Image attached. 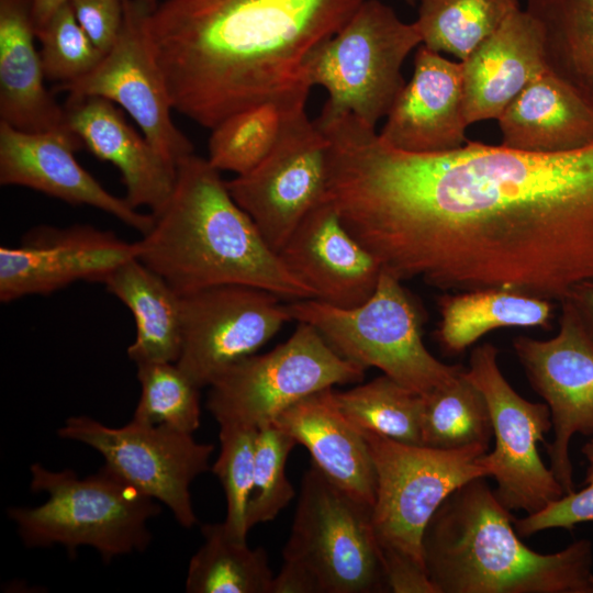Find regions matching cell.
<instances>
[{"label": "cell", "mask_w": 593, "mask_h": 593, "mask_svg": "<svg viewBox=\"0 0 593 593\" xmlns=\"http://www.w3.org/2000/svg\"><path fill=\"white\" fill-rule=\"evenodd\" d=\"M328 139L326 200L400 280L559 303L593 281V143L538 154L467 142L415 154L353 116Z\"/></svg>", "instance_id": "obj_1"}, {"label": "cell", "mask_w": 593, "mask_h": 593, "mask_svg": "<svg viewBox=\"0 0 593 593\" xmlns=\"http://www.w3.org/2000/svg\"><path fill=\"white\" fill-rule=\"evenodd\" d=\"M363 1L157 3L148 32L174 110L212 130L237 111L310 87L307 56Z\"/></svg>", "instance_id": "obj_2"}, {"label": "cell", "mask_w": 593, "mask_h": 593, "mask_svg": "<svg viewBox=\"0 0 593 593\" xmlns=\"http://www.w3.org/2000/svg\"><path fill=\"white\" fill-rule=\"evenodd\" d=\"M135 243L136 258L180 295L245 284L281 299H314L233 199L220 170L194 153L178 163L170 198Z\"/></svg>", "instance_id": "obj_3"}, {"label": "cell", "mask_w": 593, "mask_h": 593, "mask_svg": "<svg viewBox=\"0 0 593 593\" xmlns=\"http://www.w3.org/2000/svg\"><path fill=\"white\" fill-rule=\"evenodd\" d=\"M423 559L436 593H593L592 544L532 550L484 478L439 506L423 536Z\"/></svg>", "instance_id": "obj_4"}, {"label": "cell", "mask_w": 593, "mask_h": 593, "mask_svg": "<svg viewBox=\"0 0 593 593\" xmlns=\"http://www.w3.org/2000/svg\"><path fill=\"white\" fill-rule=\"evenodd\" d=\"M32 492L47 494L34 507H11L8 515L26 547L63 546L70 556L94 548L104 562L144 551L152 539L148 522L160 513L158 502L103 465L81 479L71 469L30 467Z\"/></svg>", "instance_id": "obj_5"}, {"label": "cell", "mask_w": 593, "mask_h": 593, "mask_svg": "<svg viewBox=\"0 0 593 593\" xmlns=\"http://www.w3.org/2000/svg\"><path fill=\"white\" fill-rule=\"evenodd\" d=\"M292 321L313 326L343 358L374 367L402 385L425 394L463 367L435 358L422 338V313L402 280L382 269L377 288L362 304L338 307L316 299L287 304Z\"/></svg>", "instance_id": "obj_6"}, {"label": "cell", "mask_w": 593, "mask_h": 593, "mask_svg": "<svg viewBox=\"0 0 593 593\" xmlns=\"http://www.w3.org/2000/svg\"><path fill=\"white\" fill-rule=\"evenodd\" d=\"M422 45L415 22L405 23L379 0H365L345 24L307 56L304 77L327 92L321 111L351 114L374 127L405 85L402 66Z\"/></svg>", "instance_id": "obj_7"}, {"label": "cell", "mask_w": 593, "mask_h": 593, "mask_svg": "<svg viewBox=\"0 0 593 593\" xmlns=\"http://www.w3.org/2000/svg\"><path fill=\"white\" fill-rule=\"evenodd\" d=\"M361 432L376 470L372 525L382 561L425 569L423 536L430 518L457 489L489 475L482 462L488 447L446 450Z\"/></svg>", "instance_id": "obj_8"}, {"label": "cell", "mask_w": 593, "mask_h": 593, "mask_svg": "<svg viewBox=\"0 0 593 593\" xmlns=\"http://www.w3.org/2000/svg\"><path fill=\"white\" fill-rule=\"evenodd\" d=\"M284 561L300 564L321 593L389 591L372 525V506L355 499L312 463L304 473Z\"/></svg>", "instance_id": "obj_9"}, {"label": "cell", "mask_w": 593, "mask_h": 593, "mask_svg": "<svg viewBox=\"0 0 593 593\" xmlns=\"http://www.w3.org/2000/svg\"><path fill=\"white\" fill-rule=\"evenodd\" d=\"M365 370L338 355L313 326L298 323L284 343L221 372L209 385L206 407L219 424L258 428L315 392L360 382Z\"/></svg>", "instance_id": "obj_10"}, {"label": "cell", "mask_w": 593, "mask_h": 593, "mask_svg": "<svg viewBox=\"0 0 593 593\" xmlns=\"http://www.w3.org/2000/svg\"><path fill=\"white\" fill-rule=\"evenodd\" d=\"M465 372L489 406L495 446L482 462L496 481L497 500L510 512L533 514L560 499L566 492L538 452V443L552 427L548 405L527 401L512 388L492 344L471 351Z\"/></svg>", "instance_id": "obj_11"}, {"label": "cell", "mask_w": 593, "mask_h": 593, "mask_svg": "<svg viewBox=\"0 0 593 593\" xmlns=\"http://www.w3.org/2000/svg\"><path fill=\"white\" fill-rule=\"evenodd\" d=\"M57 434L97 450L107 467L165 504L183 528L197 524L190 485L210 469L212 444L199 443L193 434L164 425L132 418L122 427H111L86 415L69 417Z\"/></svg>", "instance_id": "obj_12"}, {"label": "cell", "mask_w": 593, "mask_h": 593, "mask_svg": "<svg viewBox=\"0 0 593 593\" xmlns=\"http://www.w3.org/2000/svg\"><path fill=\"white\" fill-rule=\"evenodd\" d=\"M329 143L306 109L289 121L273 149L253 169L226 181L236 203L279 251L326 194Z\"/></svg>", "instance_id": "obj_13"}, {"label": "cell", "mask_w": 593, "mask_h": 593, "mask_svg": "<svg viewBox=\"0 0 593 593\" xmlns=\"http://www.w3.org/2000/svg\"><path fill=\"white\" fill-rule=\"evenodd\" d=\"M156 0H125L120 34L89 74L59 89L75 97H100L118 103L145 138L176 165L193 154L191 141L171 119L172 102L152 49L148 22Z\"/></svg>", "instance_id": "obj_14"}, {"label": "cell", "mask_w": 593, "mask_h": 593, "mask_svg": "<svg viewBox=\"0 0 593 593\" xmlns=\"http://www.w3.org/2000/svg\"><path fill=\"white\" fill-rule=\"evenodd\" d=\"M277 294L245 284H220L181 294V350L177 366L200 389L250 356L289 321Z\"/></svg>", "instance_id": "obj_15"}, {"label": "cell", "mask_w": 593, "mask_h": 593, "mask_svg": "<svg viewBox=\"0 0 593 593\" xmlns=\"http://www.w3.org/2000/svg\"><path fill=\"white\" fill-rule=\"evenodd\" d=\"M559 331L549 339L517 336L515 354L533 389L550 411V470L566 493L574 491L569 448L575 434H593V338L572 305L563 301Z\"/></svg>", "instance_id": "obj_16"}, {"label": "cell", "mask_w": 593, "mask_h": 593, "mask_svg": "<svg viewBox=\"0 0 593 593\" xmlns=\"http://www.w3.org/2000/svg\"><path fill=\"white\" fill-rule=\"evenodd\" d=\"M137 257L136 243L86 224L40 225L0 247V301L47 295L78 281L101 282Z\"/></svg>", "instance_id": "obj_17"}, {"label": "cell", "mask_w": 593, "mask_h": 593, "mask_svg": "<svg viewBox=\"0 0 593 593\" xmlns=\"http://www.w3.org/2000/svg\"><path fill=\"white\" fill-rule=\"evenodd\" d=\"M80 139L70 131L31 133L0 121V183L26 187L72 205L101 210L144 235L153 214L105 190L75 158Z\"/></svg>", "instance_id": "obj_18"}, {"label": "cell", "mask_w": 593, "mask_h": 593, "mask_svg": "<svg viewBox=\"0 0 593 593\" xmlns=\"http://www.w3.org/2000/svg\"><path fill=\"white\" fill-rule=\"evenodd\" d=\"M278 254L314 299L338 307L366 302L382 271L326 199L305 215Z\"/></svg>", "instance_id": "obj_19"}, {"label": "cell", "mask_w": 593, "mask_h": 593, "mask_svg": "<svg viewBox=\"0 0 593 593\" xmlns=\"http://www.w3.org/2000/svg\"><path fill=\"white\" fill-rule=\"evenodd\" d=\"M379 133L389 146L415 154L457 149L468 141L461 61L449 60L423 44Z\"/></svg>", "instance_id": "obj_20"}, {"label": "cell", "mask_w": 593, "mask_h": 593, "mask_svg": "<svg viewBox=\"0 0 593 593\" xmlns=\"http://www.w3.org/2000/svg\"><path fill=\"white\" fill-rule=\"evenodd\" d=\"M64 109L68 130L96 157L118 168L127 203L157 213L172 193L177 165L139 135L107 99L69 96Z\"/></svg>", "instance_id": "obj_21"}, {"label": "cell", "mask_w": 593, "mask_h": 593, "mask_svg": "<svg viewBox=\"0 0 593 593\" xmlns=\"http://www.w3.org/2000/svg\"><path fill=\"white\" fill-rule=\"evenodd\" d=\"M467 123L497 119L537 77L548 70L537 20L518 9L461 60Z\"/></svg>", "instance_id": "obj_22"}, {"label": "cell", "mask_w": 593, "mask_h": 593, "mask_svg": "<svg viewBox=\"0 0 593 593\" xmlns=\"http://www.w3.org/2000/svg\"><path fill=\"white\" fill-rule=\"evenodd\" d=\"M333 390L298 401L272 422L309 450L313 465L329 480L372 506L377 480L369 445L336 406Z\"/></svg>", "instance_id": "obj_23"}, {"label": "cell", "mask_w": 593, "mask_h": 593, "mask_svg": "<svg viewBox=\"0 0 593 593\" xmlns=\"http://www.w3.org/2000/svg\"><path fill=\"white\" fill-rule=\"evenodd\" d=\"M31 0H0V121L15 130L69 131L65 109L44 86Z\"/></svg>", "instance_id": "obj_24"}, {"label": "cell", "mask_w": 593, "mask_h": 593, "mask_svg": "<svg viewBox=\"0 0 593 593\" xmlns=\"http://www.w3.org/2000/svg\"><path fill=\"white\" fill-rule=\"evenodd\" d=\"M501 145L552 154L593 143V109L549 69L533 80L496 119Z\"/></svg>", "instance_id": "obj_25"}, {"label": "cell", "mask_w": 593, "mask_h": 593, "mask_svg": "<svg viewBox=\"0 0 593 593\" xmlns=\"http://www.w3.org/2000/svg\"><path fill=\"white\" fill-rule=\"evenodd\" d=\"M131 311L136 326L128 358L137 363L177 362L182 339L181 295L139 259L115 268L103 281Z\"/></svg>", "instance_id": "obj_26"}, {"label": "cell", "mask_w": 593, "mask_h": 593, "mask_svg": "<svg viewBox=\"0 0 593 593\" xmlns=\"http://www.w3.org/2000/svg\"><path fill=\"white\" fill-rule=\"evenodd\" d=\"M436 332L440 346L459 354L486 333L502 327H549L552 301L506 289L448 292L438 300Z\"/></svg>", "instance_id": "obj_27"}, {"label": "cell", "mask_w": 593, "mask_h": 593, "mask_svg": "<svg viewBox=\"0 0 593 593\" xmlns=\"http://www.w3.org/2000/svg\"><path fill=\"white\" fill-rule=\"evenodd\" d=\"M310 90L307 86L300 87L221 121L211 130L210 164L236 176L253 169L277 145L291 118L305 109Z\"/></svg>", "instance_id": "obj_28"}, {"label": "cell", "mask_w": 593, "mask_h": 593, "mask_svg": "<svg viewBox=\"0 0 593 593\" xmlns=\"http://www.w3.org/2000/svg\"><path fill=\"white\" fill-rule=\"evenodd\" d=\"M539 23L548 69L593 109V0H526Z\"/></svg>", "instance_id": "obj_29"}, {"label": "cell", "mask_w": 593, "mask_h": 593, "mask_svg": "<svg viewBox=\"0 0 593 593\" xmlns=\"http://www.w3.org/2000/svg\"><path fill=\"white\" fill-rule=\"evenodd\" d=\"M201 532L203 544L188 566V593H270L273 574L262 547L233 537L223 522Z\"/></svg>", "instance_id": "obj_30"}, {"label": "cell", "mask_w": 593, "mask_h": 593, "mask_svg": "<svg viewBox=\"0 0 593 593\" xmlns=\"http://www.w3.org/2000/svg\"><path fill=\"white\" fill-rule=\"evenodd\" d=\"M465 370L423 394V446L446 450L477 445L489 448L493 437L489 406Z\"/></svg>", "instance_id": "obj_31"}, {"label": "cell", "mask_w": 593, "mask_h": 593, "mask_svg": "<svg viewBox=\"0 0 593 593\" xmlns=\"http://www.w3.org/2000/svg\"><path fill=\"white\" fill-rule=\"evenodd\" d=\"M422 44L466 59L519 9L518 0H418Z\"/></svg>", "instance_id": "obj_32"}, {"label": "cell", "mask_w": 593, "mask_h": 593, "mask_svg": "<svg viewBox=\"0 0 593 593\" xmlns=\"http://www.w3.org/2000/svg\"><path fill=\"white\" fill-rule=\"evenodd\" d=\"M333 398L342 414L360 430L423 445V394L387 374L347 391L333 390Z\"/></svg>", "instance_id": "obj_33"}, {"label": "cell", "mask_w": 593, "mask_h": 593, "mask_svg": "<svg viewBox=\"0 0 593 593\" xmlns=\"http://www.w3.org/2000/svg\"><path fill=\"white\" fill-rule=\"evenodd\" d=\"M136 367L141 396L133 419L193 434L201 424V389L176 362H143Z\"/></svg>", "instance_id": "obj_34"}, {"label": "cell", "mask_w": 593, "mask_h": 593, "mask_svg": "<svg viewBox=\"0 0 593 593\" xmlns=\"http://www.w3.org/2000/svg\"><path fill=\"white\" fill-rule=\"evenodd\" d=\"M298 443L273 422L258 427L254 478L246 511V528L272 521L294 497L287 478V460Z\"/></svg>", "instance_id": "obj_35"}, {"label": "cell", "mask_w": 593, "mask_h": 593, "mask_svg": "<svg viewBox=\"0 0 593 593\" xmlns=\"http://www.w3.org/2000/svg\"><path fill=\"white\" fill-rule=\"evenodd\" d=\"M220 425V454L212 466L226 500L224 525L235 538L246 540V511L253 488L257 427L237 423Z\"/></svg>", "instance_id": "obj_36"}, {"label": "cell", "mask_w": 593, "mask_h": 593, "mask_svg": "<svg viewBox=\"0 0 593 593\" xmlns=\"http://www.w3.org/2000/svg\"><path fill=\"white\" fill-rule=\"evenodd\" d=\"M36 37L45 77L61 83L89 74L105 55L80 26L69 2L51 16Z\"/></svg>", "instance_id": "obj_37"}, {"label": "cell", "mask_w": 593, "mask_h": 593, "mask_svg": "<svg viewBox=\"0 0 593 593\" xmlns=\"http://www.w3.org/2000/svg\"><path fill=\"white\" fill-rule=\"evenodd\" d=\"M585 483L584 489L566 493L536 513L514 518L517 534L528 537L550 528L571 529L578 524L593 522V465L588 468Z\"/></svg>", "instance_id": "obj_38"}, {"label": "cell", "mask_w": 593, "mask_h": 593, "mask_svg": "<svg viewBox=\"0 0 593 593\" xmlns=\"http://www.w3.org/2000/svg\"><path fill=\"white\" fill-rule=\"evenodd\" d=\"M69 3L86 34L107 54L120 34L125 0H69Z\"/></svg>", "instance_id": "obj_39"}, {"label": "cell", "mask_w": 593, "mask_h": 593, "mask_svg": "<svg viewBox=\"0 0 593 593\" xmlns=\"http://www.w3.org/2000/svg\"><path fill=\"white\" fill-rule=\"evenodd\" d=\"M270 593H321L314 577L295 562L284 561L277 577H273Z\"/></svg>", "instance_id": "obj_40"}, {"label": "cell", "mask_w": 593, "mask_h": 593, "mask_svg": "<svg viewBox=\"0 0 593 593\" xmlns=\"http://www.w3.org/2000/svg\"><path fill=\"white\" fill-rule=\"evenodd\" d=\"M564 301L572 305L584 328L593 338V281L577 286Z\"/></svg>", "instance_id": "obj_41"}, {"label": "cell", "mask_w": 593, "mask_h": 593, "mask_svg": "<svg viewBox=\"0 0 593 593\" xmlns=\"http://www.w3.org/2000/svg\"><path fill=\"white\" fill-rule=\"evenodd\" d=\"M69 0H31V15L35 34L47 23L51 16Z\"/></svg>", "instance_id": "obj_42"}, {"label": "cell", "mask_w": 593, "mask_h": 593, "mask_svg": "<svg viewBox=\"0 0 593 593\" xmlns=\"http://www.w3.org/2000/svg\"><path fill=\"white\" fill-rule=\"evenodd\" d=\"M583 454L590 461V465H593V439L583 447Z\"/></svg>", "instance_id": "obj_43"}, {"label": "cell", "mask_w": 593, "mask_h": 593, "mask_svg": "<svg viewBox=\"0 0 593 593\" xmlns=\"http://www.w3.org/2000/svg\"><path fill=\"white\" fill-rule=\"evenodd\" d=\"M406 3L414 5L417 0H404Z\"/></svg>", "instance_id": "obj_44"}]
</instances>
